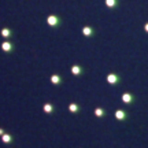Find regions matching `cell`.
<instances>
[{
  "mask_svg": "<svg viewBox=\"0 0 148 148\" xmlns=\"http://www.w3.org/2000/svg\"><path fill=\"white\" fill-rule=\"evenodd\" d=\"M47 23L49 26H59V25L62 23V19L56 15H49L47 18Z\"/></svg>",
  "mask_w": 148,
  "mask_h": 148,
  "instance_id": "cell-1",
  "label": "cell"
},
{
  "mask_svg": "<svg viewBox=\"0 0 148 148\" xmlns=\"http://www.w3.org/2000/svg\"><path fill=\"white\" fill-rule=\"evenodd\" d=\"M82 33H84V36L89 37V36H93L95 30H93L92 27H89V26H85V27H82Z\"/></svg>",
  "mask_w": 148,
  "mask_h": 148,
  "instance_id": "cell-2",
  "label": "cell"
},
{
  "mask_svg": "<svg viewBox=\"0 0 148 148\" xmlns=\"http://www.w3.org/2000/svg\"><path fill=\"white\" fill-rule=\"evenodd\" d=\"M106 5L110 8H114L118 5V0H106Z\"/></svg>",
  "mask_w": 148,
  "mask_h": 148,
  "instance_id": "cell-3",
  "label": "cell"
},
{
  "mask_svg": "<svg viewBox=\"0 0 148 148\" xmlns=\"http://www.w3.org/2000/svg\"><path fill=\"white\" fill-rule=\"evenodd\" d=\"M3 34H4V36H10V30H3Z\"/></svg>",
  "mask_w": 148,
  "mask_h": 148,
  "instance_id": "cell-4",
  "label": "cell"
},
{
  "mask_svg": "<svg viewBox=\"0 0 148 148\" xmlns=\"http://www.w3.org/2000/svg\"><path fill=\"white\" fill-rule=\"evenodd\" d=\"M144 29H145V32L148 33V22H147V23H145V26H144Z\"/></svg>",
  "mask_w": 148,
  "mask_h": 148,
  "instance_id": "cell-5",
  "label": "cell"
}]
</instances>
